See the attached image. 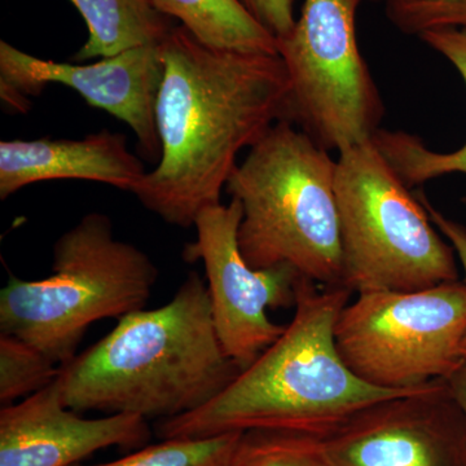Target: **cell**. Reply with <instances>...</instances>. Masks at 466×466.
<instances>
[{
    "instance_id": "obj_1",
    "label": "cell",
    "mask_w": 466,
    "mask_h": 466,
    "mask_svg": "<svg viewBox=\"0 0 466 466\" xmlns=\"http://www.w3.org/2000/svg\"><path fill=\"white\" fill-rule=\"evenodd\" d=\"M161 157L133 193L168 225L189 228L222 204L238 153L285 121L290 81L279 55L208 47L182 25L161 43Z\"/></svg>"
},
{
    "instance_id": "obj_2",
    "label": "cell",
    "mask_w": 466,
    "mask_h": 466,
    "mask_svg": "<svg viewBox=\"0 0 466 466\" xmlns=\"http://www.w3.org/2000/svg\"><path fill=\"white\" fill-rule=\"evenodd\" d=\"M350 294L299 278L296 311L281 336L207 406L162 420L156 433L161 440L249 431L325 438L367 407L424 388H377L346 366L334 329Z\"/></svg>"
},
{
    "instance_id": "obj_3",
    "label": "cell",
    "mask_w": 466,
    "mask_h": 466,
    "mask_svg": "<svg viewBox=\"0 0 466 466\" xmlns=\"http://www.w3.org/2000/svg\"><path fill=\"white\" fill-rule=\"evenodd\" d=\"M240 372L218 337L208 285L192 271L167 305L118 319L60 367L56 382L76 412L162 421L207 406Z\"/></svg>"
},
{
    "instance_id": "obj_4",
    "label": "cell",
    "mask_w": 466,
    "mask_h": 466,
    "mask_svg": "<svg viewBox=\"0 0 466 466\" xmlns=\"http://www.w3.org/2000/svg\"><path fill=\"white\" fill-rule=\"evenodd\" d=\"M337 161L290 122L267 131L233 171L238 248L256 269L289 266L321 287L342 288Z\"/></svg>"
},
{
    "instance_id": "obj_5",
    "label": "cell",
    "mask_w": 466,
    "mask_h": 466,
    "mask_svg": "<svg viewBox=\"0 0 466 466\" xmlns=\"http://www.w3.org/2000/svg\"><path fill=\"white\" fill-rule=\"evenodd\" d=\"M157 279L148 254L116 240L108 216L87 214L55 242L50 276L8 279L0 291V333L66 366L92 324L144 309Z\"/></svg>"
},
{
    "instance_id": "obj_6",
    "label": "cell",
    "mask_w": 466,
    "mask_h": 466,
    "mask_svg": "<svg viewBox=\"0 0 466 466\" xmlns=\"http://www.w3.org/2000/svg\"><path fill=\"white\" fill-rule=\"evenodd\" d=\"M342 288L413 291L460 280L455 250L375 142L339 153Z\"/></svg>"
},
{
    "instance_id": "obj_7",
    "label": "cell",
    "mask_w": 466,
    "mask_h": 466,
    "mask_svg": "<svg viewBox=\"0 0 466 466\" xmlns=\"http://www.w3.org/2000/svg\"><path fill=\"white\" fill-rule=\"evenodd\" d=\"M466 284L413 291H366L337 319L334 339L346 366L363 381L412 390L449 380L465 366Z\"/></svg>"
},
{
    "instance_id": "obj_8",
    "label": "cell",
    "mask_w": 466,
    "mask_h": 466,
    "mask_svg": "<svg viewBox=\"0 0 466 466\" xmlns=\"http://www.w3.org/2000/svg\"><path fill=\"white\" fill-rule=\"evenodd\" d=\"M363 0H305L296 26L278 39L290 81L285 121L321 148L370 142L385 106L357 38Z\"/></svg>"
},
{
    "instance_id": "obj_9",
    "label": "cell",
    "mask_w": 466,
    "mask_h": 466,
    "mask_svg": "<svg viewBox=\"0 0 466 466\" xmlns=\"http://www.w3.org/2000/svg\"><path fill=\"white\" fill-rule=\"evenodd\" d=\"M242 219L240 201L205 208L195 223L198 238L187 244L183 258L201 260L217 334L226 354L240 370L249 367L284 332L268 309L296 306L297 281L289 266L256 269L238 248Z\"/></svg>"
},
{
    "instance_id": "obj_10",
    "label": "cell",
    "mask_w": 466,
    "mask_h": 466,
    "mask_svg": "<svg viewBox=\"0 0 466 466\" xmlns=\"http://www.w3.org/2000/svg\"><path fill=\"white\" fill-rule=\"evenodd\" d=\"M164 70L161 45L143 46L91 64H69L43 60L0 42V96L7 106L26 112L30 97L46 86H67L94 108L125 122L137 137L140 155L153 164L161 157L156 106Z\"/></svg>"
},
{
    "instance_id": "obj_11",
    "label": "cell",
    "mask_w": 466,
    "mask_h": 466,
    "mask_svg": "<svg viewBox=\"0 0 466 466\" xmlns=\"http://www.w3.org/2000/svg\"><path fill=\"white\" fill-rule=\"evenodd\" d=\"M333 466H466V422L447 380L367 407L324 438Z\"/></svg>"
},
{
    "instance_id": "obj_12",
    "label": "cell",
    "mask_w": 466,
    "mask_h": 466,
    "mask_svg": "<svg viewBox=\"0 0 466 466\" xmlns=\"http://www.w3.org/2000/svg\"><path fill=\"white\" fill-rule=\"evenodd\" d=\"M152 440L137 415L85 419L64 404L56 380L0 410V466H73L96 451L139 450Z\"/></svg>"
},
{
    "instance_id": "obj_13",
    "label": "cell",
    "mask_w": 466,
    "mask_h": 466,
    "mask_svg": "<svg viewBox=\"0 0 466 466\" xmlns=\"http://www.w3.org/2000/svg\"><path fill=\"white\" fill-rule=\"evenodd\" d=\"M147 171L125 135L109 130L81 140L0 142V198L45 180L76 179L108 184L133 193Z\"/></svg>"
},
{
    "instance_id": "obj_14",
    "label": "cell",
    "mask_w": 466,
    "mask_h": 466,
    "mask_svg": "<svg viewBox=\"0 0 466 466\" xmlns=\"http://www.w3.org/2000/svg\"><path fill=\"white\" fill-rule=\"evenodd\" d=\"M419 38L455 66L466 86V29H434ZM377 148L410 189L444 175H466V143L451 153L431 150L415 135L380 128L373 137Z\"/></svg>"
},
{
    "instance_id": "obj_15",
    "label": "cell",
    "mask_w": 466,
    "mask_h": 466,
    "mask_svg": "<svg viewBox=\"0 0 466 466\" xmlns=\"http://www.w3.org/2000/svg\"><path fill=\"white\" fill-rule=\"evenodd\" d=\"M84 17L88 38L76 61L116 56L143 46L161 45L174 29L150 0H70Z\"/></svg>"
},
{
    "instance_id": "obj_16",
    "label": "cell",
    "mask_w": 466,
    "mask_h": 466,
    "mask_svg": "<svg viewBox=\"0 0 466 466\" xmlns=\"http://www.w3.org/2000/svg\"><path fill=\"white\" fill-rule=\"evenodd\" d=\"M168 18L182 23L205 46L217 50L278 54V41L242 0H150Z\"/></svg>"
},
{
    "instance_id": "obj_17",
    "label": "cell",
    "mask_w": 466,
    "mask_h": 466,
    "mask_svg": "<svg viewBox=\"0 0 466 466\" xmlns=\"http://www.w3.org/2000/svg\"><path fill=\"white\" fill-rule=\"evenodd\" d=\"M229 466H333L324 438L283 431L241 433Z\"/></svg>"
},
{
    "instance_id": "obj_18",
    "label": "cell",
    "mask_w": 466,
    "mask_h": 466,
    "mask_svg": "<svg viewBox=\"0 0 466 466\" xmlns=\"http://www.w3.org/2000/svg\"><path fill=\"white\" fill-rule=\"evenodd\" d=\"M241 433L208 438H174L148 444L125 458L97 465L73 466H229Z\"/></svg>"
},
{
    "instance_id": "obj_19",
    "label": "cell",
    "mask_w": 466,
    "mask_h": 466,
    "mask_svg": "<svg viewBox=\"0 0 466 466\" xmlns=\"http://www.w3.org/2000/svg\"><path fill=\"white\" fill-rule=\"evenodd\" d=\"M60 367L41 350L18 337L0 333V404L30 397L57 379Z\"/></svg>"
},
{
    "instance_id": "obj_20",
    "label": "cell",
    "mask_w": 466,
    "mask_h": 466,
    "mask_svg": "<svg viewBox=\"0 0 466 466\" xmlns=\"http://www.w3.org/2000/svg\"><path fill=\"white\" fill-rule=\"evenodd\" d=\"M386 15L401 33L417 35L434 29H466V0H400L386 5Z\"/></svg>"
},
{
    "instance_id": "obj_21",
    "label": "cell",
    "mask_w": 466,
    "mask_h": 466,
    "mask_svg": "<svg viewBox=\"0 0 466 466\" xmlns=\"http://www.w3.org/2000/svg\"><path fill=\"white\" fill-rule=\"evenodd\" d=\"M242 3L276 41L287 36L296 26L294 0H242Z\"/></svg>"
},
{
    "instance_id": "obj_22",
    "label": "cell",
    "mask_w": 466,
    "mask_h": 466,
    "mask_svg": "<svg viewBox=\"0 0 466 466\" xmlns=\"http://www.w3.org/2000/svg\"><path fill=\"white\" fill-rule=\"evenodd\" d=\"M416 195L419 200L421 201V204L424 205L429 217H431V222L437 227L438 231L452 245L453 250H455L456 256H458V259L460 263H461L462 269H464V281L466 284V227L444 216L441 210H438V208L429 201V198H426L424 191H421V189L416 191ZM461 354L466 363V336L464 341H462Z\"/></svg>"
},
{
    "instance_id": "obj_23",
    "label": "cell",
    "mask_w": 466,
    "mask_h": 466,
    "mask_svg": "<svg viewBox=\"0 0 466 466\" xmlns=\"http://www.w3.org/2000/svg\"><path fill=\"white\" fill-rule=\"evenodd\" d=\"M447 382H449L451 391H452L453 397L456 398L462 413H464L466 422V364L455 375L451 376Z\"/></svg>"
},
{
    "instance_id": "obj_24",
    "label": "cell",
    "mask_w": 466,
    "mask_h": 466,
    "mask_svg": "<svg viewBox=\"0 0 466 466\" xmlns=\"http://www.w3.org/2000/svg\"><path fill=\"white\" fill-rule=\"evenodd\" d=\"M377 2H385L386 5H390V3L400 2V0H377Z\"/></svg>"
}]
</instances>
